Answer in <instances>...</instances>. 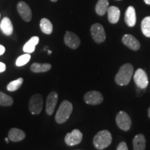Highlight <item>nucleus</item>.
<instances>
[{"mask_svg":"<svg viewBox=\"0 0 150 150\" xmlns=\"http://www.w3.org/2000/svg\"><path fill=\"white\" fill-rule=\"evenodd\" d=\"M134 74V67L130 63H126L120 68L115 77V83L119 86L128 85Z\"/></svg>","mask_w":150,"mask_h":150,"instance_id":"nucleus-1","label":"nucleus"},{"mask_svg":"<svg viewBox=\"0 0 150 150\" xmlns=\"http://www.w3.org/2000/svg\"><path fill=\"white\" fill-rule=\"evenodd\" d=\"M112 142L111 134L107 130H102L95 135L93 138V145L97 149L102 150L108 147Z\"/></svg>","mask_w":150,"mask_h":150,"instance_id":"nucleus-2","label":"nucleus"},{"mask_svg":"<svg viewBox=\"0 0 150 150\" xmlns=\"http://www.w3.org/2000/svg\"><path fill=\"white\" fill-rule=\"evenodd\" d=\"M73 110L72 103L67 100H64L61 103L56 112L55 120L59 124H63L69 119Z\"/></svg>","mask_w":150,"mask_h":150,"instance_id":"nucleus-3","label":"nucleus"},{"mask_svg":"<svg viewBox=\"0 0 150 150\" xmlns=\"http://www.w3.org/2000/svg\"><path fill=\"white\" fill-rule=\"evenodd\" d=\"M43 99L40 94H34L31 96L29 102V109L33 115H38L42 109Z\"/></svg>","mask_w":150,"mask_h":150,"instance_id":"nucleus-4","label":"nucleus"},{"mask_svg":"<svg viewBox=\"0 0 150 150\" xmlns=\"http://www.w3.org/2000/svg\"><path fill=\"white\" fill-rule=\"evenodd\" d=\"M91 33L93 39L95 42L100 44L106 40V33L101 24L95 23L91 26Z\"/></svg>","mask_w":150,"mask_h":150,"instance_id":"nucleus-5","label":"nucleus"},{"mask_svg":"<svg viewBox=\"0 0 150 150\" xmlns=\"http://www.w3.org/2000/svg\"><path fill=\"white\" fill-rule=\"evenodd\" d=\"M115 120L118 127L122 130L127 131L130 129L131 126V120L127 112L125 111L118 112L116 116Z\"/></svg>","mask_w":150,"mask_h":150,"instance_id":"nucleus-6","label":"nucleus"},{"mask_svg":"<svg viewBox=\"0 0 150 150\" xmlns=\"http://www.w3.org/2000/svg\"><path fill=\"white\" fill-rule=\"evenodd\" d=\"M134 80L136 86L140 89H145L149 83L147 75L145 70L141 68L138 69L136 71L134 76Z\"/></svg>","mask_w":150,"mask_h":150,"instance_id":"nucleus-7","label":"nucleus"},{"mask_svg":"<svg viewBox=\"0 0 150 150\" xmlns=\"http://www.w3.org/2000/svg\"><path fill=\"white\" fill-rule=\"evenodd\" d=\"M83 139V134L79 129H74L72 132L67 133L65 137V142L68 146L79 145Z\"/></svg>","mask_w":150,"mask_h":150,"instance_id":"nucleus-8","label":"nucleus"},{"mask_svg":"<svg viewBox=\"0 0 150 150\" xmlns=\"http://www.w3.org/2000/svg\"><path fill=\"white\" fill-rule=\"evenodd\" d=\"M84 101L86 104L90 105H97L101 104L104 100L102 94L96 91L88 92L84 95Z\"/></svg>","mask_w":150,"mask_h":150,"instance_id":"nucleus-9","label":"nucleus"},{"mask_svg":"<svg viewBox=\"0 0 150 150\" xmlns=\"http://www.w3.org/2000/svg\"><path fill=\"white\" fill-rule=\"evenodd\" d=\"M17 8L21 18L25 22H30L32 18V12L29 5L24 1H20L17 5Z\"/></svg>","mask_w":150,"mask_h":150,"instance_id":"nucleus-10","label":"nucleus"},{"mask_svg":"<svg viewBox=\"0 0 150 150\" xmlns=\"http://www.w3.org/2000/svg\"><path fill=\"white\" fill-rule=\"evenodd\" d=\"M64 42L67 47L72 50L77 49L81 44L79 38L71 31H66L64 36Z\"/></svg>","mask_w":150,"mask_h":150,"instance_id":"nucleus-11","label":"nucleus"},{"mask_svg":"<svg viewBox=\"0 0 150 150\" xmlns=\"http://www.w3.org/2000/svg\"><path fill=\"white\" fill-rule=\"evenodd\" d=\"M58 93L56 92H51L48 95L46 100V112L48 115H52L55 110L58 102Z\"/></svg>","mask_w":150,"mask_h":150,"instance_id":"nucleus-12","label":"nucleus"},{"mask_svg":"<svg viewBox=\"0 0 150 150\" xmlns=\"http://www.w3.org/2000/svg\"><path fill=\"white\" fill-rule=\"evenodd\" d=\"M122 41L125 46L134 51H138L140 47L139 41L131 34H125L122 39Z\"/></svg>","mask_w":150,"mask_h":150,"instance_id":"nucleus-13","label":"nucleus"},{"mask_svg":"<svg viewBox=\"0 0 150 150\" xmlns=\"http://www.w3.org/2000/svg\"><path fill=\"white\" fill-rule=\"evenodd\" d=\"M26 137L25 133L21 129L18 128H12L8 131V138L12 142H20L24 140Z\"/></svg>","mask_w":150,"mask_h":150,"instance_id":"nucleus-14","label":"nucleus"},{"mask_svg":"<svg viewBox=\"0 0 150 150\" xmlns=\"http://www.w3.org/2000/svg\"><path fill=\"white\" fill-rule=\"evenodd\" d=\"M125 21L127 25L129 27H134L136 23V10L133 6H129L127 8L125 16Z\"/></svg>","mask_w":150,"mask_h":150,"instance_id":"nucleus-15","label":"nucleus"},{"mask_svg":"<svg viewBox=\"0 0 150 150\" xmlns=\"http://www.w3.org/2000/svg\"><path fill=\"white\" fill-rule=\"evenodd\" d=\"M108 20L110 23L116 24L118 22L120 17V11L117 7L111 6L108 7L107 10Z\"/></svg>","mask_w":150,"mask_h":150,"instance_id":"nucleus-16","label":"nucleus"},{"mask_svg":"<svg viewBox=\"0 0 150 150\" xmlns=\"http://www.w3.org/2000/svg\"><path fill=\"white\" fill-rule=\"evenodd\" d=\"M0 29L6 35H11L12 34L13 31V26L10 19L6 17L4 18L0 24Z\"/></svg>","mask_w":150,"mask_h":150,"instance_id":"nucleus-17","label":"nucleus"},{"mask_svg":"<svg viewBox=\"0 0 150 150\" xmlns=\"http://www.w3.org/2000/svg\"><path fill=\"white\" fill-rule=\"evenodd\" d=\"M134 150H145L146 145V140L142 134H138L134 137L133 140Z\"/></svg>","mask_w":150,"mask_h":150,"instance_id":"nucleus-18","label":"nucleus"},{"mask_svg":"<svg viewBox=\"0 0 150 150\" xmlns=\"http://www.w3.org/2000/svg\"><path fill=\"white\" fill-rule=\"evenodd\" d=\"M39 42V37L33 36L30 38L27 42L25 43L23 47V51L27 54L33 53L35 51V46Z\"/></svg>","mask_w":150,"mask_h":150,"instance_id":"nucleus-19","label":"nucleus"},{"mask_svg":"<svg viewBox=\"0 0 150 150\" xmlns=\"http://www.w3.org/2000/svg\"><path fill=\"white\" fill-rule=\"evenodd\" d=\"M52 68V65L50 63H34L31 65V70L34 73L46 72L50 70Z\"/></svg>","mask_w":150,"mask_h":150,"instance_id":"nucleus-20","label":"nucleus"},{"mask_svg":"<svg viewBox=\"0 0 150 150\" xmlns=\"http://www.w3.org/2000/svg\"><path fill=\"white\" fill-rule=\"evenodd\" d=\"M108 0H98L96 6H95V11L97 14L100 16H103L105 15L108 8Z\"/></svg>","mask_w":150,"mask_h":150,"instance_id":"nucleus-21","label":"nucleus"},{"mask_svg":"<svg viewBox=\"0 0 150 150\" xmlns=\"http://www.w3.org/2000/svg\"><path fill=\"white\" fill-rule=\"evenodd\" d=\"M40 27L41 31L45 34L50 35L53 31V25L52 22L47 18L41 19L40 22Z\"/></svg>","mask_w":150,"mask_h":150,"instance_id":"nucleus-22","label":"nucleus"},{"mask_svg":"<svg viewBox=\"0 0 150 150\" xmlns=\"http://www.w3.org/2000/svg\"><path fill=\"white\" fill-rule=\"evenodd\" d=\"M142 32L146 37L150 38V16L145 17L141 22Z\"/></svg>","mask_w":150,"mask_h":150,"instance_id":"nucleus-23","label":"nucleus"},{"mask_svg":"<svg viewBox=\"0 0 150 150\" xmlns=\"http://www.w3.org/2000/svg\"><path fill=\"white\" fill-rule=\"evenodd\" d=\"M13 104V99L6 94L0 92V106H10Z\"/></svg>","mask_w":150,"mask_h":150,"instance_id":"nucleus-24","label":"nucleus"},{"mask_svg":"<svg viewBox=\"0 0 150 150\" xmlns=\"http://www.w3.org/2000/svg\"><path fill=\"white\" fill-rule=\"evenodd\" d=\"M23 81H24L23 78H19L18 79L10 82V83L8 84V86H7L6 88L8 91H11V92L16 91L21 87L22 83H23Z\"/></svg>","mask_w":150,"mask_h":150,"instance_id":"nucleus-25","label":"nucleus"},{"mask_svg":"<svg viewBox=\"0 0 150 150\" xmlns=\"http://www.w3.org/2000/svg\"><path fill=\"white\" fill-rule=\"evenodd\" d=\"M30 59H31V55L29 54L26 53L25 54L19 56L18 59L16 60V64L18 67L23 66V65L27 64L28 62L30 61Z\"/></svg>","mask_w":150,"mask_h":150,"instance_id":"nucleus-26","label":"nucleus"},{"mask_svg":"<svg viewBox=\"0 0 150 150\" xmlns=\"http://www.w3.org/2000/svg\"><path fill=\"white\" fill-rule=\"evenodd\" d=\"M117 150H128V147L126 142H122L118 145V147L117 148Z\"/></svg>","mask_w":150,"mask_h":150,"instance_id":"nucleus-27","label":"nucleus"},{"mask_svg":"<svg viewBox=\"0 0 150 150\" xmlns=\"http://www.w3.org/2000/svg\"><path fill=\"white\" fill-rule=\"evenodd\" d=\"M6 70V66L5 63L0 62V73L4 72Z\"/></svg>","mask_w":150,"mask_h":150,"instance_id":"nucleus-28","label":"nucleus"},{"mask_svg":"<svg viewBox=\"0 0 150 150\" xmlns=\"http://www.w3.org/2000/svg\"><path fill=\"white\" fill-rule=\"evenodd\" d=\"M5 51H6V49L4 47L3 45H0V56L4 54Z\"/></svg>","mask_w":150,"mask_h":150,"instance_id":"nucleus-29","label":"nucleus"},{"mask_svg":"<svg viewBox=\"0 0 150 150\" xmlns=\"http://www.w3.org/2000/svg\"><path fill=\"white\" fill-rule=\"evenodd\" d=\"M145 3L147 5H150V0H144Z\"/></svg>","mask_w":150,"mask_h":150,"instance_id":"nucleus-30","label":"nucleus"},{"mask_svg":"<svg viewBox=\"0 0 150 150\" xmlns=\"http://www.w3.org/2000/svg\"><path fill=\"white\" fill-rule=\"evenodd\" d=\"M5 141H6V143H8V142H9V138H5Z\"/></svg>","mask_w":150,"mask_h":150,"instance_id":"nucleus-31","label":"nucleus"},{"mask_svg":"<svg viewBox=\"0 0 150 150\" xmlns=\"http://www.w3.org/2000/svg\"><path fill=\"white\" fill-rule=\"evenodd\" d=\"M148 116H149V117L150 118V107L149 108V109H148Z\"/></svg>","mask_w":150,"mask_h":150,"instance_id":"nucleus-32","label":"nucleus"},{"mask_svg":"<svg viewBox=\"0 0 150 150\" xmlns=\"http://www.w3.org/2000/svg\"><path fill=\"white\" fill-rule=\"evenodd\" d=\"M48 54H52V51H50V50H48Z\"/></svg>","mask_w":150,"mask_h":150,"instance_id":"nucleus-33","label":"nucleus"},{"mask_svg":"<svg viewBox=\"0 0 150 150\" xmlns=\"http://www.w3.org/2000/svg\"><path fill=\"white\" fill-rule=\"evenodd\" d=\"M52 1H53V2H56V1H58V0H51Z\"/></svg>","mask_w":150,"mask_h":150,"instance_id":"nucleus-34","label":"nucleus"},{"mask_svg":"<svg viewBox=\"0 0 150 150\" xmlns=\"http://www.w3.org/2000/svg\"><path fill=\"white\" fill-rule=\"evenodd\" d=\"M118 1H120V0H118Z\"/></svg>","mask_w":150,"mask_h":150,"instance_id":"nucleus-35","label":"nucleus"},{"mask_svg":"<svg viewBox=\"0 0 150 150\" xmlns=\"http://www.w3.org/2000/svg\"><path fill=\"white\" fill-rule=\"evenodd\" d=\"M0 16H1V15H0Z\"/></svg>","mask_w":150,"mask_h":150,"instance_id":"nucleus-36","label":"nucleus"}]
</instances>
